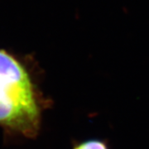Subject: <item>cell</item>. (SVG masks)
I'll return each instance as SVG.
<instances>
[{
    "instance_id": "2",
    "label": "cell",
    "mask_w": 149,
    "mask_h": 149,
    "mask_svg": "<svg viewBox=\"0 0 149 149\" xmlns=\"http://www.w3.org/2000/svg\"><path fill=\"white\" fill-rule=\"evenodd\" d=\"M0 80L25 90H33L27 72L16 59L0 51Z\"/></svg>"
},
{
    "instance_id": "3",
    "label": "cell",
    "mask_w": 149,
    "mask_h": 149,
    "mask_svg": "<svg viewBox=\"0 0 149 149\" xmlns=\"http://www.w3.org/2000/svg\"><path fill=\"white\" fill-rule=\"evenodd\" d=\"M73 149H109L105 141L101 139H89L77 143Z\"/></svg>"
},
{
    "instance_id": "1",
    "label": "cell",
    "mask_w": 149,
    "mask_h": 149,
    "mask_svg": "<svg viewBox=\"0 0 149 149\" xmlns=\"http://www.w3.org/2000/svg\"><path fill=\"white\" fill-rule=\"evenodd\" d=\"M40 111L34 90H25L0 80V125L25 136L37 134Z\"/></svg>"
}]
</instances>
